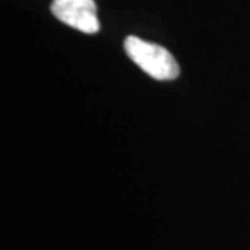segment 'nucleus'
Segmentation results:
<instances>
[{
	"mask_svg": "<svg viewBox=\"0 0 250 250\" xmlns=\"http://www.w3.org/2000/svg\"><path fill=\"white\" fill-rule=\"evenodd\" d=\"M124 49L127 56L154 80H176L181 73L179 63L172 54L159 44L143 41L137 36H127L124 41Z\"/></svg>",
	"mask_w": 250,
	"mask_h": 250,
	"instance_id": "1",
	"label": "nucleus"
},
{
	"mask_svg": "<svg viewBox=\"0 0 250 250\" xmlns=\"http://www.w3.org/2000/svg\"><path fill=\"white\" fill-rule=\"evenodd\" d=\"M51 12L59 21L82 33L99 31L98 7L94 0H54Z\"/></svg>",
	"mask_w": 250,
	"mask_h": 250,
	"instance_id": "2",
	"label": "nucleus"
}]
</instances>
